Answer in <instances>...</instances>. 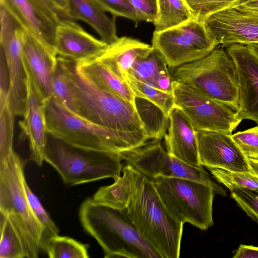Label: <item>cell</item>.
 Masks as SVG:
<instances>
[{
	"instance_id": "obj_42",
	"label": "cell",
	"mask_w": 258,
	"mask_h": 258,
	"mask_svg": "<svg viewBox=\"0 0 258 258\" xmlns=\"http://www.w3.org/2000/svg\"><path fill=\"white\" fill-rule=\"evenodd\" d=\"M56 8L63 14L65 19H68L67 11L68 5L67 0H50Z\"/></svg>"
},
{
	"instance_id": "obj_15",
	"label": "cell",
	"mask_w": 258,
	"mask_h": 258,
	"mask_svg": "<svg viewBox=\"0 0 258 258\" xmlns=\"http://www.w3.org/2000/svg\"><path fill=\"white\" fill-rule=\"evenodd\" d=\"M27 96L23 119L19 125L29 145V160L38 166L44 161L48 138L46 117L47 100L44 97L35 81L26 72Z\"/></svg>"
},
{
	"instance_id": "obj_30",
	"label": "cell",
	"mask_w": 258,
	"mask_h": 258,
	"mask_svg": "<svg viewBox=\"0 0 258 258\" xmlns=\"http://www.w3.org/2000/svg\"><path fill=\"white\" fill-rule=\"evenodd\" d=\"M51 99L71 111L73 93L69 59L57 56L51 82Z\"/></svg>"
},
{
	"instance_id": "obj_10",
	"label": "cell",
	"mask_w": 258,
	"mask_h": 258,
	"mask_svg": "<svg viewBox=\"0 0 258 258\" xmlns=\"http://www.w3.org/2000/svg\"><path fill=\"white\" fill-rule=\"evenodd\" d=\"M160 140H152L145 145L120 154L122 160L150 178L158 176L194 180L212 186L217 194L226 192L203 168L189 165L170 155Z\"/></svg>"
},
{
	"instance_id": "obj_22",
	"label": "cell",
	"mask_w": 258,
	"mask_h": 258,
	"mask_svg": "<svg viewBox=\"0 0 258 258\" xmlns=\"http://www.w3.org/2000/svg\"><path fill=\"white\" fill-rule=\"evenodd\" d=\"M69 20H80L89 24L108 44L118 40L116 17L108 16L94 0H67Z\"/></svg>"
},
{
	"instance_id": "obj_5",
	"label": "cell",
	"mask_w": 258,
	"mask_h": 258,
	"mask_svg": "<svg viewBox=\"0 0 258 258\" xmlns=\"http://www.w3.org/2000/svg\"><path fill=\"white\" fill-rule=\"evenodd\" d=\"M69 62L73 93L71 111L105 127L146 133L134 104L98 89L78 70L76 61L69 59Z\"/></svg>"
},
{
	"instance_id": "obj_24",
	"label": "cell",
	"mask_w": 258,
	"mask_h": 258,
	"mask_svg": "<svg viewBox=\"0 0 258 258\" xmlns=\"http://www.w3.org/2000/svg\"><path fill=\"white\" fill-rule=\"evenodd\" d=\"M78 70L92 84L104 92L116 96L135 105V95L126 81L96 60L76 61Z\"/></svg>"
},
{
	"instance_id": "obj_14",
	"label": "cell",
	"mask_w": 258,
	"mask_h": 258,
	"mask_svg": "<svg viewBox=\"0 0 258 258\" xmlns=\"http://www.w3.org/2000/svg\"><path fill=\"white\" fill-rule=\"evenodd\" d=\"M205 24L218 45L258 42V13L235 6L212 15Z\"/></svg>"
},
{
	"instance_id": "obj_1",
	"label": "cell",
	"mask_w": 258,
	"mask_h": 258,
	"mask_svg": "<svg viewBox=\"0 0 258 258\" xmlns=\"http://www.w3.org/2000/svg\"><path fill=\"white\" fill-rule=\"evenodd\" d=\"M122 170L131 188L123 210L138 233L160 258H178L184 224L168 211L150 178L128 164Z\"/></svg>"
},
{
	"instance_id": "obj_6",
	"label": "cell",
	"mask_w": 258,
	"mask_h": 258,
	"mask_svg": "<svg viewBox=\"0 0 258 258\" xmlns=\"http://www.w3.org/2000/svg\"><path fill=\"white\" fill-rule=\"evenodd\" d=\"M170 69L172 81L187 84L235 111L238 109L236 69L226 49L216 47L203 58Z\"/></svg>"
},
{
	"instance_id": "obj_41",
	"label": "cell",
	"mask_w": 258,
	"mask_h": 258,
	"mask_svg": "<svg viewBox=\"0 0 258 258\" xmlns=\"http://www.w3.org/2000/svg\"><path fill=\"white\" fill-rule=\"evenodd\" d=\"M236 6L246 11L258 13V0H242Z\"/></svg>"
},
{
	"instance_id": "obj_33",
	"label": "cell",
	"mask_w": 258,
	"mask_h": 258,
	"mask_svg": "<svg viewBox=\"0 0 258 258\" xmlns=\"http://www.w3.org/2000/svg\"><path fill=\"white\" fill-rule=\"evenodd\" d=\"M214 179L227 187L230 191L240 187L258 188V177L251 172L228 170L207 167Z\"/></svg>"
},
{
	"instance_id": "obj_27",
	"label": "cell",
	"mask_w": 258,
	"mask_h": 258,
	"mask_svg": "<svg viewBox=\"0 0 258 258\" xmlns=\"http://www.w3.org/2000/svg\"><path fill=\"white\" fill-rule=\"evenodd\" d=\"M0 163L7 161L14 153L13 138L16 115L10 108L9 89L0 88Z\"/></svg>"
},
{
	"instance_id": "obj_19",
	"label": "cell",
	"mask_w": 258,
	"mask_h": 258,
	"mask_svg": "<svg viewBox=\"0 0 258 258\" xmlns=\"http://www.w3.org/2000/svg\"><path fill=\"white\" fill-rule=\"evenodd\" d=\"M166 150L171 156L191 166L200 162L197 133L190 120L175 106L169 114V125L164 137Z\"/></svg>"
},
{
	"instance_id": "obj_35",
	"label": "cell",
	"mask_w": 258,
	"mask_h": 258,
	"mask_svg": "<svg viewBox=\"0 0 258 258\" xmlns=\"http://www.w3.org/2000/svg\"><path fill=\"white\" fill-rule=\"evenodd\" d=\"M25 188L29 203L35 215L45 228L42 242L51 236L58 234L59 229L43 208L38 197L31 190L26 180Z\"/></svg>"
},
{
	"instance_id": "obj_2",
	"label": "cell",
	"mask_w": 258,
	"mask_h": 258,
	"mask_svg": "<svg viewBox=\"0 0 258 258\" xmlns=\"http://www.w3.org/2000/svg\"><path fill=\"white\" fill-rule=\"evenodd\" d=\"M46 117L48 135L82 149L120 155L145 145L150 140L146 133L95 124L51 99L46 102Z\"/></svg>"
},
{
	"instance_id": "obj_31",
	"label": "cell",
	"mask_w": 258,
	"mask_h": 258,
	"mask_svg": "<svg viewBox=\"0 0 258 258\" xmlns=\"http://www.w3.org/2000/svg\"><path fill=\"white\" fill-rule=\"evenodd\" d=\"M126 82L135 96L148 100L169 115L175 106L173 93L167 92L149 84L128 77Z\"/></svg>"
},
{
	"instance_id": "obj_8",
	"label": "cell",
	"mask_w": 258,
	"mask_h": 258,
	"mask_svg": "<svg viewBox=\"0 0 258 258\" xmlns=\"http://www.w3.org/2000/svg\"><path fill=\"white\" fill-rule=\"evenodd\" d=\"M151 179L162 201L176 219L202 230L213 225V203L217 194L213 187L181 178L158 176Z\"/></svg>"
},
{
	"instance_id": "obj_16",
	"label": "cell",
	"mask_w": 258,
	"mask_h": 258,
	"mask_svg": "<svg viewBox=\"0 0 258 258\" xmlns=\"http://www.w3.org/2000/svg\"><path fill=\"white\" fill-rule=\"evenodd\" d=\"M201 165L231 171L251 172L247 159L231 135L211 131H196Z\"/></svg>"
},
{
	"instance_id": "obj_32",
	"label": "cell",
	"mask_w": 258,
	"mask_h": 258,
	"mask_svg": "<svg viewBox=\"0 0 258 258\" xmlns=\"http://www.w3.org/2000/svg\"><path fill=\"white\" fill-rule=\"evenodd\" d=\"M0 258H25L22 241L8 218L0 213Z\"/></svg>"
},
{
	"instance_id": "obj_37",
	"label": "cell",
	"mask_w": 258,
	"mask_h": 258,
	"mask_svg": "<svg viewBox=\"0 0 258 258\" xmlns=\"http://www.w3.org/2000/svg\"><path fill=\"white\" fill-rule=\"evenodd\" d=\"M231 137L247 159L258 161V125Z\"/></svg>"
},
{
	"instance_id": "obj_9",
	"label": "cell",
	"mask_w": 258,
	"mask_h": 258,
	"mask_svg": "<svg viewBox=\"0 0 258 258\" xmlns=\"http://www.w3.org/2000/svg\"><path fill=\"white\" fill-rule=\"evenodd\" d=\"M152 44L163 55L169 69L203 58L218 45L205 22L193 18L167 30L154 31Z\"/></svg>"
},
{
	"instance_id": "obj_38",
	"label": "cell",
	"mask_w": 258,
	"mask_h": 258,
	"mask_svg": "<svg viewBox=\"0 0 258 258\" xmlns=\"http://www.w3.org/2000/svg\"><path fill=\"white\" fill-rule=\"evenodd\" d=\"M104 10L115 17L141 21L136 11L126 0H94Z\"/></svg>"
},
{
	"instance_id": "obj_23",
	"label": "cell",
	"mask_w": 258,
	"mask_h": 258,
	"mask_svg": "<svg viewBox=\"0 0 258 258\" xmlns=\"http://www.w3.org/2000/svg\"><path fill=\"white\" fill-rule=\"evenodd\" d=\"M168 68L163 55L152 46L149 52L135 60L129 71L128 77L171 93L172 79Z\"/></svg>"
},
{
	"instance_id": "obj_12",
	"label": "cell",
	"mask_w": 258,
	"mask_h": 258,
	"mask_svg": "<svg viewBox=\"0 0 258 258\" xmlns=\"http://www.w3.org/2000/svg\"><path fill=\"white\" fill-rule=\"evenodd\" d=\"M0 43L9 78V100L16 116L25 111L27 75L22 58L25 30L4 7L1 8Z\"/></svg>"
},
{
	"instance_id": "obj_3",
	"label": "cell",
	"mask_w": 258,
	"mask_h": 258,
	"mask_svg": "<svg viewBox=\"0 0 258 258\" xmlns=\"http://www.w3.org/2000/svg\"><path fill=\"white\" fill-rule=\"evenodd\" d=\"M85 231L101 247L105 258H160L139 235L124 210L112 208L88 198L79 210Z\"/></svg>"
},
{
	"instance_id": "obj_20",
	"label": "cell",
	"mask_w": 258,
	"mask_h": 258,
	"mask_svg": "<svg viewBox=\"0 0 258 258\" xmlns=\"http://www.w3.org/2000/svg\"><path fill=\"white\" fill-rule=\"evenodd\" d=\"M22 58L25 71L32 77L44 97L49 100L51 96L52 78L57 63L56 51L25 31Z\"/></svg>"
},
{
	"instance_id": "obj_13",
	"label": "cell",
	"mask_w": 258,
	"mask_h": 258,
	"mask_svg": "<svg viewBox=\"0 0 258 258\" xmlns=\"http://www.w3.org/2000/svg\"><path fill=\"white\" fill-rule=\"evenodd\" d=\"M1 5L23 28L45 45L55 50V39L60 16L40 0H0Z\"/></svg>"
},
{
	"instance_id": "obj_39",
	"label": "cell",
	"mask_w": 258,
	"mask_h": 258,
	"mask_svg": "<svg viewBox=\"0 0 258 258\" xmlns=\"http://www.w3.org/2000/svg\"><path fill=\"white\" fill-rule=\"evenodd\" d=\"M135 9L141 21L154 23L157 16V0H126Z\"/></svg>"
},
{
	"instance_id": "obj_7",
	"label": "cell",
	"mask_w": 258,
	"mask_h": 258,
	"mask_svg": "<svg viewBox=\"0 0 258 258\" xmlns=\"http://www.w3.org/2000/svg\"><path fill=\"white\" fill-rule=\"evenodd\" d=\"M44 161L58 173L63 183L74 186L120 176V155L73 146L48 135Z\"/></svg>"
},
{
	"instance_id": "obj_25",
	"label": "cell",
	"mask_w": 258,
	"mask_h": 258,
	"mask_svg": "<svg viewBox=\"0 0 258 258\" xmlns=\"http://www.w3.org/2000/svg\"><path fill=\"white\" fill-rule=\"evenodd\" d=\"M135 107L150 139L161 140L166 134L169 115L145 98L135 96Z\"/></svg>"
},
{
	"instance_id": "obj_11",
	"label": "cell",
	"mask_w": 258,
	"mask_h": 258,
	"mask_svg": "<svg viewBox=\"0 0 258 258\" xmlns=\"http://www.w3.org/2000/svg\"><path fill=\"white\" fill-rule=\"evenodd\" d=\"M175 106L190 120L196 131H211L231 135L242 120L236 112L190 86L172 81Z\"/></svg>"
},
{
	"instance_id": "obj_36",
	"label": "cell",
	"mask_w": 258,
	"mask_h": 258,
	"mask_svg": "<svg viewBox=\"0 0 258 258\" xmlns=\"http://www.w3.org/2000/svg\"><path fill=\"white\" fill-rule=\"evenodd\" d=\"M231 197L247 215L258 223V188H237L231 191Z\"/></svg>"
},
{
	"instance_id": "obj_28",
	"label": "cell",
	"mask_w": 258,
	"mask_h": 258,
	"mask_svg": "<svg viewBox=\"0 0 258 258\" xmlns=\"http://www.w3.org/2000/svg\"><path fill=\"white\" fill-rule=\"evenodd\" d=\"M123 175L110 185L99 187L93 196L96 202L112 208L122 210L128 202L131 195V184L127 173L122 170Z\"/></svg>"
},
{
	"instance_id": "obj_29",
	"label": "cell",
	"mask_w": 258,
	"mask_h": 258,
	"mask_svg": "<svg viewBox=\"0 0 258 258\" xmlns=\"http://www.w3.org/2000/svg\"><path fill=\"white\" fill-rule=\"evenodd\" d=\"M50 258H88V245L67 236L54 235L44 240L41 245Z\"/></svg>"
},
{
	"instance_id": "obj_4",
	"label": "cell",
	"mask_w": 258,
	"mask_h": 258,
	"mask_svg": "<svg viewBox=\"0 0 258 258\" xmlns=\"http://www.w3.org/2000/svg\"><path fill=\"white\" fill-rule=\"evenodd\" d=\"M25 163L15 152L0 163V213L6 216L20 236L27 258H37L45 228L27 199Z\"/></svg>"
},
{
	"instance_id": "obj_34",
	"label": "cell",
	"mask_w": 258,
	"mask_h": 258,
	"mask_svg": "<svg viewBox=\"0 0 258 258\" xmlns=\"http://www.w3.org/2000/svg\"><path fill=\"white\" fill-rule=\"evenodd\" d=\"M242 0H184L192 18L202 22L212 15L235 7Z\"/></svg>"
},
{
	"instance_id": "obj_44",
	"label": "cell",
	"mask_w": 258,
	"mask_h": 258,
	"mask_svg": "<svg viewBox=\"0 0 258 258\" xmlns=\"http://www.w3.org/2000/svg\"><path fill=\"white\" fill-rule=\"evenodd\" d=\"M247 160L251 172L258 177V161Z\"/></svg>"
},
{
	"instance_id": "obj_17",
	"label": "cell",
	"mask_w": 258,
	"mask_h": 258,
	"mask_svg": "<svg viewBox=\"0 0 258 258\" xmlns=\"http://www.w3.org/2000/svg\"><path fill=\"white\" fill-rule=\"evenodd\" d=\"M225 46L235 63L239 82V108L236 112L241 120H251L258 125V59L245 44Z\"/></svg>"
},
{
	"instance_id": "obj_21",
	"label": "cell",
	"mask_w": 258,
	"mask_h": 258,
	"mask_svg": "<svg viewBox=\"0 0 258 258\" xmlns=\"http://www.w3.org/2000/svg\"><path fill=\"white\" fill-rule=\"evenodd\" d=\"M152 48V46L139 40L123 36L108 44L100 55L90 60L103 63L117 76L126 81L135 60L147 53Z\"/></svg>"
},
{
	"instance_id": "obj_26",
	"label": "cell",
	"mask_w": 258,
	"mask_h": 258,
	"mask_svg": "<svg viewBox=\"0 0 258 258\" xmlns=\"http://www.w3.org/2000/svg\"><path fill=\"white\" fill-rule=\"evenodd\" d=\"M158 12L153 23L156 32L180 25L191 19V14L184 0H157Z\"/></svg>"
},
{
	"instance_id": "obj_40",
	"label": "cell",
	"mask_w": 258,
	"mask_h": 258,
	"mask_svg": "<svg viewBox=\"0 0 258 258\" xmlns=\"http://www.w3.org/2000/svg\"><path fill=\"white\" fill-rule=\"evenodd\" d=\"M233 258H258V247L241 244L233 256Z\"/></svg>"
},
{
	"instance_id": "obj_43",
	"label": "cell",
	"mask_w": 258,
	"mask_h": 258,
	"mask_svg": "<svg viewBox=\"0 0 258 258\" xmlns=\"http://www.w3.org/2000/svg\"><path fill=\"white\" fill-rule=\"evenodd\" d=\"M251 53L258 59V42L245 44Z\"/></svg>"
},
{
	"instance_id": "obj_18",
	"label": "cell",
	"mask_w": 258,
	"mask_h": 258,
	"mask_svg": "<svg viewBox=\"0 0 258 258\" xmlns=\"http://www.w3.org/2000/svg\"><path fill=\"white\" fill-rule=\"evenodd\" d=\"M108 44L87 32L74 21L61 19L55 34L58 56L75 61L90 60L100 55Z\"/></svg>"
}]
</instances>
